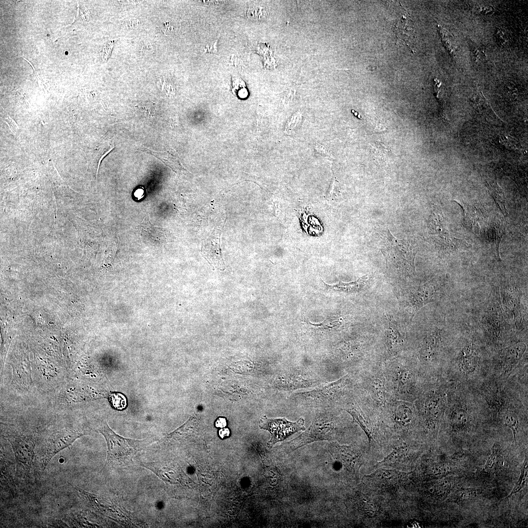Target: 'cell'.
I'll list each match as a JSON object with an SVG mask.
<instances>
[{
	"mask_svg": "<svg viewBox=\"0 0 528 528\" xmlns=\"http://www.w3.org/2000/svg\"><path fill=\"white\" fill-rule=\"evenodd\" d=\"M391 398L414 402L418 397V372L413 360L401 354L381 363Z\"/></svg>",
	"mask_w": 528,
	"mask_h": 528,
	"instance_id": "1",
	"label": "cell"
},
{
	"mask_svg": "<svg viewBox=\"0 0 528 528\" xmlns=\"http://www.w3.org/2000/svg\"><path fill=\"white\" fill-rule=\"evenodd\" d=\"M357 381H353L361 408L368 414L380 416L390 398L381 363L361 368Z\"/></svg>",
	"mask_w": 528,
	"mask_h": 528,
	"instance_id": "2",
	"label": "cell"
},
{
	"mask_svg": "<svg viewBox=\"0 0 528 528\" xmlns=\"http://www.w3.org/2000/svg\"><path fill=\"white\" fill-rule=\"evenodd\" d=\"M380 251L386 263L408 275L416 273L415 259L417 251L413 243L395 237L389 229L380 231Z\"/></svg>",
	"mask_w": 528,
	"mask_h": 528,
	"instance_id": "3",
	"label": "cell"
},
{
	"mask_svg": "<svg viewBox=\"0 0 528 528\" xmlns=\"http://www.w3.org/2000/svg\"><path fill=\"white\" fill-rule=\"evenodd\" d=\"M98 431L104 437L107 445L106 464L119 466L130 463L137 453L147 445L145 440L125 438L116 434L106 421L102 422Z\"/></svg>",
	"mask_w": 528,
	"mask_h": 528,
	"instance_id": "4",
	"label": "cell"
},
{
	"mask_svg": "<svg viewBox=\"0 0 528 528\" xmlns=\"http://www.w3.org/2000/svg\"><path fill=\"white\" fill-rule=\"evenodd\" d=\"M353 388V379L350 374H347L335 381L322 384L312 390L298 395L311 403L332 404L343 400L348 401L351 398L347 396H350Z\"/></svg>",
	"mask_w": 528,
	"mask_h": 528,
	"instance_id": "5",
	"label": "cell"
},
{
	"mask_svg": "<svg viewBox=\"0 0 528 528\" xmlns=\"http://www.w3.org/2000/svg\"><path fill=\"white\" fill-rule=\"evenodd\" d=\"M334 423L328 418L319 417L312 420L308 429L299 436L283 446L286 454L290 453L308 443L323 440H330L334 438Z\"/></svg>",
	"mask_w": 528,
	"mask_h": 528,
	"instance_id": "6",
	"label": "cell"
},
{
	"mask_svg": "<svg viewBox=\"0 0 528 528\" xmlns=\"http://www.w3.org/2000/svg\"><path fill=\"white\" fill-rule=\"evenodd\" d=\"M305 419L300 418L296 421H290L286 418H268L264 416L259 420L261 429L268 431L270 435L267 444L272 447L276 443L283 441L294 433L305 431Z\"/></svg>",
	"mask_w": 528,
	"mask_h": 528,
	"instance_id": "7",
	"label": "cell"
},
{
	"mask_svg": "<svg viewBox=\"0 0 528 528\" xmlns=\"http://www.w3.org/2000/svg\"><path fill=\"white\" fill-rule=\"evenodd\" d=\"M500 296L503 310L512 316V323L517 329L527 322V308L522 300V293L513 285L502 286Z\"/></svg>",
	"mask_w": 528,
	"mask_h": 528,
	"instance_id": "8",
	"label": "cell"
},
{
	"mask_svg": "<svg viewBox=\"0 0 528 528\" xmlns=\"http://www.w3.org/2000/svg\"><path fill=\"white\" fill-rule=\"evenodd\" d=\"M84 434L73 430H63L52 434L46 440L40 459L41 468L44 470L59 452L70 446L77 439Z\"/></svg>",
	"mask_w": 528,
	"mask_h": 528,
	"instance_id": "9",
	"label": "cell"
},
{
	"mask_svg": "<svg viewBox=\"0 0 528 528\" xmlns=\"http://www.w3.org/2000/svg\"><path fill=\"white\" fill-rule=\"evenodd\" d=\"M483 324L496 338L500 339L509 326L506 321L500 296V290L495 289L484 311Z\"/></svg>",
	"mask_w": 528,
	"mask_h": 528,
	"instance_id": "10",
	"label": "cell"
},
{
	"mask_svg": "<svg viewBox=\"0 0 528 528\" xmlns=\"http://www.w3.org/2000/svg\"><path fill=\"white\" fill-rule=\"evenodd\" d=\"M15 457L16 473L25 476L32 468L35 443L28 436H20L10 440Z\"/></svg>",
	"mask_w": 528,
	"mask_h": 528,
	"instance_id": "11",
	"label": "cell"
},
{
	"mask_svg": "<svg viewBox=\"0 0 528 528\" xmlns=\"http://www.w3.org/2000/svg\"><path fill=\"white\" fill-rule=\"evenodd\" d=\"M416 412L414 402L390 398L380 416L390 418L399 427L405 428L413 423Z\"/></svg>",
	"mask_w": 528,
	"mask_h": 528,
	"instance_id": "12",
	"label": "cell"
},
{
	"mask_svg": "<svg viewBox=\"0 0 528 528\" xmlns=\"http://www.w3.org/2000/svg\"><path fill=\"white\" fill-rule=\"evenodd\" d=\"M436 289L430 282L410 287L402 297L403 305L408 308L411 318L424 305L432 302Z\"/></svg>",
	"mask_w": 528,
	"mask_h": 528,
	"instance_id": "13",
	"label": "cell"
},
{
	"mask_svg": "<svg viewBox=\"0 0 528 528\" xmlns=\"http://www.w3.org/2000/svg\"><path fill=\"white\" fill-rule=\"evenodd\" d=\"M387 318V323L384 334L385 352L381 362L401 354L405 348V339L395 320L392 317Z\"/></svg>",
	"mask_w": 528,
	"mask_h": 528,
	"instance_id": "14",
	"label": "cell"
},
{
	"mask_svg": "<svg viewBox=\"0 0 528 528\" xmlns=\"http://www.w3.org/2000/svg\"><path fill=\"white\" fill-rule=\"evenodd\" d=\"M417 411L428 422L433 423L440 418L442 409L441 395L433 391L414 401Z\"/></svg>",
	"mask_w": 528,
	"mask_h": 528,
	"instance_id": "15",
	"label": "cell"
},
{
	"mask_svg": "<svg viewBox=\"0 0 528 528\" xmlns=\"http://www.w3.org/2000/svg\"><path fill=\"white\" fill-rule=\"evenodd\" d=\"M220 230L215 229L210 237L203 241L201 253L212 267L223 270L225 264L220 249Z\"/></svg>",
	"mask_w": 528,
	"mask_h": 528,
	"instance_id": "16",
	"label": "cell"
},
{
	"mask_svg": "<svg viewBox=\"0 0 528 528\" xmlns=\"http://www.w3.org/2000/svg\"><path fill=\"white\" fill-rule=\"evenodd\" d=\"M317 381L305 373L299 371H287L281 374L277 380V385L285 391L310 387Z\"/></svg>",
	"mask_w": 528,
	"mask_h": 528,
	"instance_id": "17",
	"label": "cell"
},
{
	"mask_svg": "<svg viewBox=\"0 0 528 528\" xmlns=\"http://www.w3.org/2000/svg\"><path fill=\"white\" fill-rule=\"evenodd\" d=\"M441 344V330L438 328L431 330L423 339L418 349L420 359L425 362L434 360L439 353Z\"/></svg>",
	"mask_w": 528,
	"mask_h": 528,
	"instance_id": "18",
	"label": "cell"
},
{
	"mask_svg": "<svg viewBox=\"0 0 528 528\" xmlns=\"http://www.w3.org/2000/svg\"><path fill=\"white\" fill-rule=\"evenodd\" d=\"M344 410L352 416L353 421L362 428L371 443L374 440L371 421L367 419V413L361 408L353 397L345 404Z\"/></svg>",
	"mask_w": 528,
	"mask_h": 528,
	"instance_id": "19",
	"label": "cell"
},
{
	"mask_svg": "<svg viewBox=\"0 0 528 528\" xmlns=\"http://www.w3.org/2000/svg\"><path fill=\"white\" fill-rule=\"evenodd\" d=\"M459 366L465 373L473 372L479 360V353L472 342L467 343L460 351L458 358Z\"/></svg>",
	"mask_w": 528,
	"mask_h": 528,
	"instance_id": "20",
	"label": "cell"
},
{
	"mask_svg": "<svg viewBox=\"0 0 528 528\" xmlns=\"http://www.w3.org/2000/svg\"><path fill=\"white\" fill-rule=\"evenodd\" d=\"M456 202L462 209L465 226L475 233H478L484 219V216L482 211L476 206L470 205L465 203Z\"/></svg>",
	"mask_w": 528,
	"mask_h": 528,
	"instance_id": "21",
	"label": "cell"
},
{
	"mask_svg": "<svg viewBox=\"0 0 528 528\" xmlns=\"http://www.w3.org/2000/svg\"><path fill=\"white\" fill-rule=\"evenodd\" d=\"M526 350V345L518 342L503 349L501 358L506 370H511L519 361Z\"/></svg>",
	"mask_w": 528,
	"mask_h": 528,
	"instance_id": "22",
	"label": "cell"
},
{
	"mask_svg": "<svg viewBox=\"0 0 528 528\" xmlns=\"http://www.w3.org/2000/svg\"><path fill=\"white\" fill-rule=\"evenodd\" d=\"M330 449L334 458L341 462L344 466L351 465L352 462L356 458V455L349 447L334 444Z\"/></svg>",
	"mask_w": 528,
	"mask_h": 528,
	"instance_id": "23",
	"label": "cell"
},
{
	"mask_svg": "<svg viewBox=\"0 0 528 528\" xmlns=\"http://www.w3.org/2000/svg\"><path fill=\"white\" fill-rule=\"evenodd\" d=\"M368 477L373 479L377 484L384 486L396 484L401 479L400 473L384 469L377 471Z\"/></svg>",
	"mask_w": 528,
	"mask_h": 528,
	"instance_id": "24",
	"label": "cell"
},
{
	"mask_svg": "<svg viewBox=\"0 0 528 528\" xmlns=\"http://www.w3.org/2000/svg\"><path fill=\"white\" fill-rule=\"evenodd\" d=\"M488 188L491 196L494 199L500 210L504 216H507L508 213L506 207L505 198L502 189L496 182L490 184L488 183Z\"/></svg>",
	"mask_w": 528,
	"mask_h": 528,
	"instance_id": "25",
	"label": "cell"
},
{
	"mask_svg": "<svg viewBox=\"0 0 528 528\" xmlns=\"http://www.w3.org/2000/svg\"><path fill=\"white\" fill-rule=\"evenodd\" d=\"M368 277L366 275L364 276L357 280L349 283L339 282L334 285H328L330 287L333 288L336 290L347 292H354L360 290L365 284Z\"/></svg>",
	"mask_w": 528,
	"mask_h": 528,
	"instance_id": "26",
	"label": "cell"
},
{
	"mask_svg": "<svg viewBox=\"0 0 528 528\" xmlns=\"http://www.w3.org/2000/svg\"><path fill=\"white\" fill-rule=\"evenodd\" d=\"M439 30L444 46L451 56H455L458 50V45L454 37L440 26H439Z\"/></svg>",
	"mask_w": 528,
	"mask_h": 528,
	"instance_id": "27",
	"label": "cell"
},
{
	"mask_svg": "<svg viewBox=\"0 0 528 528\" xmlns=\"http://www.w3.org/2000/svg\"><path fill=\"white\" fill-rule=\"evenodd\" d=\"M451 420L455 428L459 429L464 428L468 421V413L464 409L457 408L452 412Z\"/></svg>",
	"mask_w": 528,
	"mask_h": 528,
	"instance_id": "28",
	"label": "cell"
},
{
	"mask_svg": "<svg viewBox=\"0 0 528 528\" xmlns=\"http://www.w3.org/2000/svg\"><path fill=\"white\" fill-rule=\"evenodd\" d=\"M231 90L233 93L239 99H245L248 96V91L245 83L240 78L232 77Z\"/></svg>",
	"mask_w": 528,
	"mask_h": 528,
	"instance_id": "29",
	"label": "cell"
},
{
	"mask_svg": "<svg viewBox=\"0 0 528 528\" xmlns=\"http://www.w3.org/2000/svg\"><path fill=\"white\" fill-rule=\"evenodd\" d=\"M407 446L406 445H401L397 448H396L390 455H389L387 458H385L384 460L379 462L378 465H390L392 463H395L402 458V456L405 453V451L407 449Z\"/></svg>",
	"mask_w": 528,
	"mask_h": 528,
	"instance_id": "30",
	"label": "cell"
},
{
	"mask_svg": "<svg viewBox=\"0 0 528 528\" xmlns=\"http://www.w3.org/2000/svg\"><path fill=\"white\" fill-rule=\"evenodd\" d=\"M109 399L111 406L116 410H123L127 406V399L125 396L120 393H110L109 396Z\"/></svg>",
	"mask_w": 528,
	"mask_h": 528,
	"instance_id": "31",
	"label": "cell"
},
{
	"mask_svg": "<svg viewBox=\"0 0 528 528\" xmlns=\"http://www.w3.org/2000/svg\"><path fill=\"white\" fill-rule=\"evenodd\" d=\"M302 120V116L299 112L294 113L287 121L285 126V132L287 134H293L300 128Z\"/></svg>",
	"mask_w": 528,
	"mask_h": 528,
	"instance_id": "32",
	"label": "cell"
},
{
	"mask_svg": "<svg viewBox=\"0 0 528 528\" xmlns=\"http://www.w3.org/2000/svg\"><path fill=\"white\" fill-rule=\"evenodd\" d=\"M504 421L506 425L512 430L514 440H516L519 425V421L517 415L512 412H509L506 415Z\"/></svg>",
	"mask_w": 528,
	"mask_h": 528,
	"instance_id": "33",
	"label": "cell"
},
{
	"mask_svg": "<svg viewBox=\"0 0 528 528\" xmlns=\"http://www.w3.org/2000/svg\"><path fill=\"white\" fill-rule=\"evenodd\" d=\"M492 230L493 234H494L493 237L496 245L497 255L499 260H500L499 245L505 230L504 229H503V226L501 225L499 221H494L492 226Z\"/></svg>",
	"mask_w": 528,
	"mask_h": 528,
	"instance_id": "34",
	"label": "cell"
},
{
	"mask_svg": "<svg viewBox=\"0 0 528 528\" xmlns=\"http://www.w3.org/2000/svg\"><path fill=\"white\" fill-rule=\"evenodd\" d=\"M146 191L144 187L139 186L137 187L133 191V197L136 200H140L144 198Z\"/></svg>",
	"mask_w": 528,
	"mask_h": 528,
	"instance_id": "35",
	"label": "cell"
},
{
	"mask_svg": "<svg viewBox=\"0 0 528 528\" xmlns=\"http://www.w3.org/2000/svg\"><path fill=\"white\" fill-rule=\"evenodd\" d=\"M496 460L497 458L495 453L490 454L487 459L485 464V468L488 470H491L493 468L496 463Z\"/></svg>",
	"mask_w": 528,
	"mask_h": 528,
	"instance_id": "36",
	"label": "cell"
},
{
	"mask_svg": "<svg viewBox=\"0 0 528 528\" xmlns=\"http://www.w3.org/2000/svg\"><path fill=\"white\" fill-rule=\"evenodd\" d=\"M479 492L476 490H469L462 491L460 493V496L463 499H467L476 497Z\"/></svg>",
	"mask_w": 528,
	"mask_h": 528,
	"instance_id": "37",
	"label": "cell"
},
{
	"mask_svg": "<svg viewBox=\"0 0 528 528\" xmlns=\"http://www.w3.org/2000/svg\"><path fill=\"white\" fill-rule=\"evenodd\" d=\"M226 420L224 418H219L215 422V426L217 427L223 428L226 426Z\"/></svg>",
	"mask_w": 528,
	"mask_h": 528,
	"instance_id": "38",
	"label": "cell"
},
{
	"mask_svg": "<svg viewBox=\"0 0 528 528\" xmlns=\"http://www.w3.org/2000/svg\"><path fill=\"white\" fill-rule=\"evenodd\" d=\"M314 148L317 151V152L319 153V154H326V148H325V147L322 146V145H320V144H318V143H317L314 145Z\"/></svg>",
	"mask_w": 528,
	"mask_h": 528,
	"instance_id": "39",
	"label": "cell"
},
{
	"mask_svg": "<svg viewBox=\"0 0 528 528\" xmlns=\"http://www.w3.org/2000/svg\"><path fill=\"white\" fill-rule=\"evenodd\" d=\"M219 435L221 439H224L229 436L230 431L228 428H222L219 430Z\"/></svg>",
	"mask_w": 528,
	"mask_h": 528,
	"instance_id": "40",
	"label": "cell"
}]
</instances>
